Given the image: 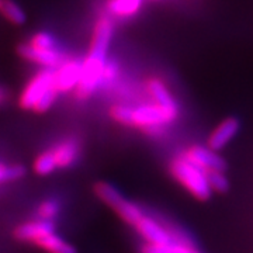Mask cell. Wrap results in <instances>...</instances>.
<instances>
[{
  "label": "cell",
  "instance_id": "cell-23",
  "mask_svg": "<svg viewBox=\"0 0 253 253\" xmlns=\"http://www.w3.org/2000/svg\"><path fill=\"white\" fill-rule=\"evenodd\" d=\"M7 97V94H6V91L3 90V89H0V103H3L4 100Z\"/></svg>",
  "mask_w": 253,
  "mask_h": 253
},
{
  "label": "cell",
  "instance_id": "cell-20",
  "mask_svg": "<svg viewBox=\"0 0 253 253\" xmlns=\"http://www.w3.org/2000/svg\"><path fill=\"white\" fill-rule=\"evenodd\" d=\"M207 180L210 187L212 191L215 193H225L226 190L229 189V181L225 177L224 172H219V170H214V172H208Z\"/></svg>",
  "mask_w": 253,
  "mask_h": 253
},
{
  "label": "cell",
  "instance_id": "cell-10",
  "mask_svg": "<svg viewBox=\"0 0 253 253\" xmlns=\"http://www.w3.org/2000/svg\"><path fill=\"white\" fill-rule=\"evenodd\" d=\"M239 126H241L239 120L235 117L225 118L224 121H221L208 136V148L215 152L225 148L226 145L231 142V139L238 134Z\"/></svg>",
  "mask_w": 253,
  "mask_h": 253
},
{
  "label": "cell",
  "instance_id": "cell-16",
  "mask_svg": "<svg viewBox=\"0 0 253 253\" xmlns=\"http://www.w3.org/2000/svg\"><path fill=\"white\" fill-rule=\"evenodd\" d=\"M0 13L7 21L16 24V26H23L27 21V16L24 10L18 6L13 0H1L0 3Z\"/></svg>",
  "mask_w": 253,
  "mask_h": 253
},
{
  "label": "cell",
  "instance_id": "cell-12",
  "mask_svg": "<svg viewBox=\"0 0 253 253\" xmlns=\"http://www.w3.org/2000/svg\"><path fill=\"white\" fill-rule=\"evenodd\" d=\"M146 89H148L149 94L152 96V99L155 100L156 104H159L163 109L172 111V113L179 116V109H177L176 101L173 100L169 90L165 87V84L159 79H151L146 84Z\"/></svg>",
  "mask_w": 253,
  "mask_h": 253
},
{
  "label": "cell",
  "instance_id": "cell-17",
  "mask_svg": "<svg viewBox=\"0 0 253 253\" xmlns=\"http://www.w3.org/2000/svg\"><path fill=\"white\" fill-rule=\"evenodd\" d=\"M61 206L55 199L42 200L36 210V218L38 219H45V221H55V218L59 214Z\"/></svg>",
  "mask_w": 253,
  "mask_h": 253
},
{
  "label": "cell",
  "instance_id": "cell-14",
  "mask_svg": "<svg viewBox=\"0 0 253 253\" xmlns=\"http://www.w3.org/2000/svg\"><path fill=\"white\" fill-rule=\"evenodd\" d=\"M139 253H200V251L194 244L173 241L165 245L142 244L139 248Z\"/></svg>",
  "mask_w": 253,
  "mask_h": 253
},
{
  "label": "cell",
  "instance_id": "cell-22",
  "mask_svg": "<svg viewBox=\"0 0 253 253\" xmlns=\"http://www.w3.org/2000/svg\"><path fill=\"white\" fill-rule=\"evenodd\" d=\"M117 75V65L113 62H106L103 69V81H111Z\"/></svg>",
  "mask_w": 253,
  "mask_h": 253
},
{
  "label": "cell",
  "instance_id": "cell-7",
  "mask_svg": "<svg viewBox=\"0 0 253 253\" xmlns=\"http://www.w3.org/2000/svg\"><path fill=\"white\" fill-rule=\"evenodd\" d=\"M55 231L54 221H45V219H30L18 224L14 231L13 236L18 242H26V244H36L40 238H42L49 232Z\"/></svg>",
  "mask_w": 253,
  "mask_h": 253
},
{
  "label": "cell",
  "instance_id": "cell-15",
  "mask_svg": "<svg viewBox=\"0 0 253 253\" xmlns=\"http://www.w3.org/2000/svg\"><path fill=\"white\" fill-rule=\"evenodd\" d=\"M142 6V0H109L110 13L117 17L126 18L135 16Z\"/></svg>",
  "mask_w": 253,
  "mask_h": 253
},
{
  "label": "cell",
  "instance_id": "cell-2",
  "mask_svg": "<svg viewBox=\"0 0 253 253\" xmlns=\"http://www.w3.org/2000/svg\"><path fill=\"white\" fill-rule=\"evenodd\" d=\"M111 117L123 126L142 128L151 134H158L166 124L177 118V114L161 107L159 104H148L139 107L114 106L110 111Z\"/></svg>",
  "mask_w": 253,
  "mask_h": 253
},
{
  "label": "cell",
  "instance_id": "cell-1",
  "mask_svg": "<svg viewBox=\"0 0 253 253\" xmlns=\"http://www.w3.org/2000/svg\"><path fill=\"white\" fill-rule=\"evenodd\" d=\"M111 37H113L111 20L107 17L99 18L93 31L90 51L82 62L81 78L75 87V94L79 100H86L87 97H90L91 93L99 87V84L103 81V69L107 62L106 58H107Z\"/></svg>",
  "mask_w": 253,
  "mask_h": 253
},
{
  "label": "cell",
  "instance_id": "cell-8",
  "mask_svg": "<svg viewBox=\"0 0 253 253\" xmlns=\"http://www.w3.org/2000/svg\"><path fill=\"white\" fill-rule=\"evenodd\" d=\"M82 62L71 59L59 63V68L54 71V86L58 93L73 90L81 78Z\"/></svg>",
  "mask_w": 253,
  "mask_h": 253
},
{
  "label": "cell",
  "instance_id": "cell-21",
  "mask_svg": "<svg viewBox=\"0 0 253 253\" xmlns=\"http://www.w3.org/2000/svg\"><path fill=\"white\" fill-rule=\"evenodd\" d=\"M30 44L38 48H46V49H55V42L54 37L49 36L48 33H37L36 36L31 38Z\"/></svg>",
  "mask_w": 253,
  "mask_h": 253
},
{
  "label": "cell",
  "instance_id": "cell-3",
  "mask_svg": "<svg viewBox=\"0 0 253 253\" xmlns=\"http://www.w3.org/2000/svg\"><path fill=\"white\" fill-rule=\"evenodd\" d=\"M58 91L54 86V69L46 68L38 72L21 91L18 104L24 110L45 113L52 107Z\"/></svg>",
  "mask_w": 253,
  "mask_h": 253
},
{
  "label": "cell",
  "instance_id": "cell-9",
  "mask_svg": "<svg viewBox=\"0 0 253 253\" xmlns=\"http://www.w3.org/2000/svg\"><path fill=\"white\" fill-rule=\"evenodd\" d=\"M18 55L30 62H36L45 68H54L61 63V54L56 49H46L31 45L30 42L21 44L17 48Z\"/></svg>",
  "mask_w": 253,
  "mask_h": 253
},
{
  "label": "cell",
  "instance_id": "cell-6",
  "mask_svg": "<svg viewBox=\"0 0 253 253\" xmlns=\"http://www.w3.org/2000/svg\"><path fill=\"white\" fill-rule=\"evenodd\" d=\"M181 156L206 173L214 172V170L224 172L226 168L224 159L219 155L215 154V151L206 148V146L193 145L189 149H186Z\"/></svg>",
  "mask_w": 253,
  "mask_h": 253
},
{
  "label": "cell",
  "instance_id": "cell-5",
  "mask_svg": "<svg viewBox=\"0 0 253 253\" xmlns=\"http://www.w3.org/2000/svg\"><path fill=\"white\" fill-rule=\"evenodd\" d=\"M94 194L96 197L104 203L109 208H111L117 217L126 224L128 226H132L139 218L145 214V211L135 204L134 201L126 199L116 186H113L111 183L107 181H97L94 184Z\"/></svg>",
  "mask_w": 253,
  "mask_h": 253
},
{
  "label": "cell",
  "instance_id": "cell-4",
  "mask_svg": "<svg viewBox=\"0 0 253 253\" xmlns=\"http://www.w3.org/2000/svg\"><path fill=\"white\" fill-rule=\"evenodd\" d=\"M169 169L174 180L187 190L194 199L200 201L210 200L212 190L208 184L206 172H203L200 168L184 159L183 156L173 159Z\"/></svg>",
  "mask_w": 253,
  "mask_h": 253
},
{
  "label": "cell",
  "instance_id": "cell-13",
  "mask_svg": "<svg viewBox=\"0 0 253 253\" xmlns=\"http://www.w3.org/2000/svg\"><path fill=\"white\" fill-rule=\"evenodd\" d=\"M34 245L45 253H78L72 244L65 241L62 236L55 234V231L40 238Z\"/></svg>",
  "mask_w": 253,
  "mask_h": 253
},
{
  "label": "cell",
  "instance_id": "cell-24",
  "mask_svg": "<svg viewBox=\"0 0 253 253\" xmlns=\"http://www.w3.org/2000/svg\"><path fill=\"white\" fill-rule=\"evenodd\" d=\"M0 3H1V0H0Z\"/></svg>",
  "mask_w": 253,
  "mask_h": 253
},
{
  "label": "cell",
  "instance_id": "cell-18",
  "mask_svg": "<svg viewBox=\"0 0 253 253\" xmlns=\"http://www.w3.org/2000/svg\"><path fill=\"white\" fill-rule=\"evenodd\" d=\"M33 169L38 176H48V174H52L56 170L54 158L49 152V149H46L42 154L37 156L34 165H33Z\"/></svg>",
  "mask_w": 253,
  "mask_h": 253
},
{
  "label": "cell",
  "instance_id": "cell-11",
  "mask_svg": "<svg viewBox=\"0 0 253 253\" xmlns=\"http://www.w3.org/2000/svg\"><path fill=\"white\" fill-rule=\"evenodd\" d=\"M56 169L71 168L79 158V144L75 139H65L49 148Z\"/></svg>",
  "mask_w": 253,
  "mask_h": 253
},
{
  "label": "cell",
  "instance_id": "cell-19",
  "mask_svg": "<svg viewBox=\"0 0 253 253\" xmlns=\"http://www.w3.org/2000/svg\"><path fill=\"white\" fill-rule=\"evenodd\" d=\"M24 173H26L24 168L20 166V165H13L11 166V165L0 162V186L21 179L24 176Z\"/></svg>",
  "mask_w": 253,
  "mask_h": 253
}]
</instances>
